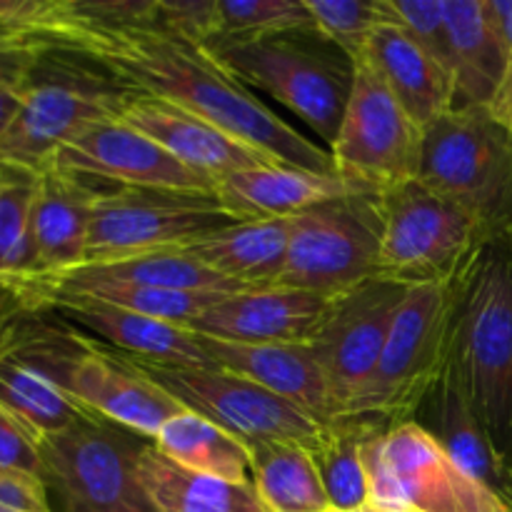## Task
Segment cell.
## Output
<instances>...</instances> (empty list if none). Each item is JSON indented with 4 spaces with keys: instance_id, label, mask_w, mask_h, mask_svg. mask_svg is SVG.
<instances>
[{
    "instance_id": "obj_1",
    "label": "cell",
    "mask_w": 512,
    "mask_h": 512,
    "mask_svg": "<svg viewBox=\"0 0 512 512\" xmlns=\"http://www.w3.org/2000/svg\"><path fill=\"white\" fill-rule=\"evenodd\" d=\"M0 33L28 50H60L113 83L218 125L275 163L335 175L333 155L260 103L208 48L163 28L155 0H0Z\"/></svg>"
},
{
    "instance_id": "obj_2",
    "label": "cell",
    "mask_w": 512,
    "mask_h": 512,
    "mask_svg": "<svg viewBox=\"0 0 512 512\" xmlns=\"http://www.w3.org/2000/svg\"><path fill=\"white\" fill-rule=\"evenodd\" d=\"M448 368L495 448L512 460V233L485 240L455 278Z\"/></svg>"
},
{
    "instance_id": "obj_3",
    "label": "cell",
    "mask_w": 512,
    "mask_h": 512,
    "mask_svg": "<svg viewBox=\"0 0 512 512\" xmlns=\"http://www.w3.org/2000/svg\"><path fill=\"white\" fill-rule=\"evenodd\" d=\"M418 180L468 210L485 238L512 233V133L490 108H453L423 133Z\"/></svg>"
},
{
    "instance_id": "obj_4",
    "label": "cell",
    "mask_w": 512,
    "mask_h": 512,
    "mask_svg": "<svg viewBox=\"0 0 512 512\" xmlns=\"http://www.w3.org/2000/svg\"><path fill=\"white\" fill-rule=\"evenodd\" d=\"M133 95L75 55L33 50L23 105L0 143V163L40 170L85 125L120 118Z\"/></svg>"
},
{
    "instance_id": "obj_5",
    "label": "cell",
    "mask_w": 512,
    "mask_h": 512,
    "mask_svg": "<svg viewBox=\"0 0 512 512\" xmlns=\"http://www.w3.org/2000/svg\"><path fill=\"white\" fill-rule=\"evenodd\" d=\"M150 440L103 418L38 438L40 480L60 512H155L138 480Z\"/></svg>"
},
{
    "instance_id": "obj_6",
    "label": "cell",
    "mask_w": 512,
    "mask_h": 512,
    "mask_svg": "<svg viewBox=\"0 0 512 512\" xmlns=\"http://www.w3.org/2000/svg\"><path fill=\"white\" fill-rule=\"evenodd\" d=\"M370 508L395 512H512L483 480L460 468L415 420L365 438Z\"/></svg>"
},
{
    "instance_id": "obj_7",
    "label": "cell",
    "mask_w": 512,
    "mask_h": 512,
    "mask_svg": "<svg viewBox=\"0 0 512 512\" xmlns=\"http://www.w3.org/2000/svg\"><path fill=\"white\" fill-rule=\"evenodd\" d=\"M305 33L235 45H210L208 53L238 83L255 85L303 118L333 145L353 90V63L325 48L328 40H303Z\"/></svg>"
},
{
    "instance_id": "obj_8",
    "label": "cell",
    "mask_w": 512,
    "mask_h": 512,
    "mask_svg": "<svg viewBox=\"0 0 512 512\" xmlns=\"http://www.w3.org/2000/svg\"><path fill=\"white\" fill-rule=\"evenodd\" d=\"M453 283L413 285L390 328L368 390L350 415H363L385 428L410 423L450 358Z\"/></svg>"
},
{
    "instance_id": "obj_9",
    "label": "cell",
    "mask_w": 512,
    "mask_h": 512,
    "mask_svg": "<svg viewBox=\"0 0 512 512\" xmlns=\"http://www.w3.org/2000/svg\"><path fill=\"white\" fill-rule=\"evenodd\" d=\"M235 223L240 220L205 190L98 188L83 265L185 250Z\"/></svg>"
},
{
    "instance_id": "obj_10",
    "label": "cell",
    "mask_w": 512,
    "mask_h": 512,
    "mask_svg": "<svg viewBox=\"0 0 512 512\" xmlns=\"http://www.w3.org/2000/svg\"><path fill=\"white\" fill-rule=\"evenodd\" d=\"M380 215L383 240L378 278L408 288L453 283L488 240L468 210L420 180L380 195Z\"/></svg>"
},
{
    "instance_id": "obj_11",
    "label": "cell",
    "mask_w": 512,
    "mask_h": 512,
    "mask_svg": "<svg viewBox=\"0 0 512 512\" xmlns=\"http://www.w3.org/2000/svg\"><path fill=\"white\" fill-rule=\"evenodd\" d=\"M423 133L378 70L365 58L353 63V90L338 138L330 145L335 175L368 195L413 183L420 173Z\"/></svg>"
},
{
    "instance_id": "obj_12",
    "label": "cell",
    "mask_w": 512,
    "mask_h": 512,
    "mask_svg": "<svg viewBox=\"0 0 512 512\" xmlns=\"http://www.w3.org/2000/svg\"><path fill=\"white\" fill-rule=\"evenodd\" d=\"M383 215L380 195L350 193L290 218L283 288L335 295L378 278Z\"/></svg>"
},
{
    "instance_id": "obj_13",
    "label": "cell",
    "mask_w": 512,
    "mask_h": 512,
    "mask_svg": "<svg viewBox=\"0 0 512 512\" xmlns=\"http://www.w3.org/2000/svg\"><path fill=\"white\" fill-rule=\"evenodd\" d=\"M133 363L185 410L203 415L248 445L268 440L310 445L323 425L253 380L223 368H175L145 360Z\"/></svg>"
},
{
    "instance_id": "obj_14",
    "label": "cell",
    "mask_w": 512,
    "mask_h": 512,
    "mask_svg": "<svg viewBox=\"0 0 512 512\" xmlns=\"http://www.w3.org/2000/svg\"><path fill=\"white\" fill-rule=\"evenodd\" d=\"M405 293L408 285L370 278L330 300L310 348L328 383L335 418L353 413L368 390Z\"/></svg>"
},
{
    "instance_id": "obj_15",
    "label": "cell",
    "mask_w": 512,
    "mask_h": 512,
    "mask_svg": "<svg viewBox=\"0 0 512 512\" xmlns=\"http://www.w3.org/2000/svg\"><path fill=\"white\" fill-rule=\"evenodd\" d=\"M45 165L78 175L88 183L98 180L120 188L205 190V193H213L215 188L208 178L185 168L168 150L120 118L85 125L68 143L60 145Z\"/></svg>"
},
{
    "instance_id": "obj_16",
    "label": "cell",
    "mask_w": 512,
    "mask_h": 512,
    "mask_svg": "<svg viewBox=\"0 0 512 512\" xmlns=\"http://www.w3.org/2000/svg\"><path fill=\"white\" fill-rule=\"evenodd\" d=\"M58 385L90 415L120 425L150 443L170 418L185 410L133 360L88 340L68 360Z\"/></svg>"
},
{
    "instance_id": "obj_17",
    "label": "cell",
    "mask_w": 512,
    "mask_h": 512,
    "mask_svg": "<svg viewBox=\"0 0 512 512\" xmlns=\"http://www.w3.org/2000/svg\"><path fill=\"white\" fill-rule=\"evenodd\" d=\"M330 300L328 295L283 285L240 290L220 298L185 328L233 343L310 345L328 315Z\"/></svg>"
},
{
    "instance_id": "obj_18",
    "label": "cell",
    "mask_w": 512,
    "mask_h": 512,
    "mask_svg": "<svg viewBox=\"0 0 512 512\" xmlns=\"http://www.w3.org/2000/svg\"><path fill=\"white\" fill-rule=\"evenodd\" d=\"M120 120L148 135L185 168L195 170L213 185L238 170L275 163L270 155L250 148L218 125L153 95L135 93L120 113Z\"/></svg>"
},
{
    "instance_id": "obj_19",
    "label": "cell",
    "mask_w": 512,
    "mask_h": 512,
    "mask_svg": "<svg viewBox=\"0 0 512 512\" xmlns=\"http://www.w3.org/2000/svg\"><path fill=\"white\" fill-rule=\"evenodd\" d=\"M200 343L213 368L253 380L318 423H330L335 418L328 383L310 345L233 343L208 335H200Z\"/></svg>"
},
{
    "instance_id": "obj_20",
    "label": "cell",
    "mask_w": 512,
    "mask_h": 512,
    "mask_svg": "<svg viewBox=\"0 0 512 512\" xmlns=\"http://www.w3.org/2000/svg\"><path fill=\"white\" fill-rule=\"evenodd\" d=\"M45 310H55L70 323L90 330L113 348L123 350L130 360L175 368H213L200 335L185 325L150 318L93 298H60Z\"/></svg>"
},
{
    "instance_id": "obj_21",
    "label": "cell",
    "mask_w": 512,
    "mask_h": 512,
    "mask_svg": "<svg viewBox=\"0 0 512 512\" xmlns=\"http://www.w3.org/2000/svg\"><path fill=\"white\" fill-rule=\"evenodd\" d=\"M95 195L98 188L78 175L53 165L38 170L33 205L35 275L30 280L55 278L85 263Z\"/></svg>"
},
{
    "instance_id": "obj_22",
    "label": "cell",
    "mask_w": 512,
    "mask_h": 512,
    "mask_svg": "<svg viewBox=\"0 0 512 512\" xmlns=\"http://www.w3.org/2000/svg\"><path fill=\"white\" fill-rule=\"evenodd\" d=\"M383 3V0H380ZM365 60L398 98L415 125L428 130L455 108V85L448 70L383 8V18L370 33Z\"/></svg>"
},
{
    "instance_id": "obj_23",
    "label": "cell",
    "mask_w": 512,
    "mask_h": 512,
    "mask_svg": "<svg viewBox=\"0 0 512 512\" xmlns=\"http://www.w3.org/2000/svg\"><path fill=\"white\" fill-rule=\"evenodd\" d=\"M228 213L243 220L295 218L328 200L358 193L338 175L315 173L283 163L258 165L220 178L213 188Z\"/></svg>"
},
{
    "instance_id": "obj_24",
    "label": "cell",
    "mask_w": 512,
    "mask_h": 512,
    "mask_svg": "<svg viewBox=\"0 0 512 512\" xmlns=\"http://www.w3.org/2000/svg\"><path fill=\"white\" fill-rule=\"evenodd\" d=\"M415 423L438 440L440 448L455 460L473 478L483 480L485 485L503 495L505 500L512 493L510 465L495 448L493 438L483 423L478 420L475 410L470 408L463 388L453 370L445 368L438 383L430 388L425 400L415 413Z\"/></svg>"
},
{
    "instance_id": "obj_25",
    "label": "cell",
    "mask_w": 512,
    "mask_h": 512,
    "mask_svg": "<svg viewBox=\"0 0 512 512\" xmlns=\"http://www.w3.org/2000/svg\"><path fill=\"white\" fill-rule=\"evenodd\" d=\"M453 58L455 108H490L510 68V55L488 0H443Z\"/></svg>"
},
{
    "instance_id": "obj_26",
    "label": "cell",
    "mask_w": 512,
    "mask_h": 512,
    "mask_svg": "<svg viewBox=\"0 0 512 512\" xmlns=\"http://www.w3.org/2000/svg\"><path fill=\"white\" fill-rule=\"evenodd\" d=\"M290 240V218L243 220L180 250L240 288L278 283Z\"/></svg>"
},
{
    "instance_id": "obj_27",
    "label": "cell",
    "mask_w": 512,
    "mask_h": 512,
    "mask_svg": "<svg viewBox=\"0 0 512 512\" xmlns=\"http://www.w3.org/2000/svg\"><path fill=\"white\" fill-rule=\"evenodd\" d=\"M138 480L155 512H270L253 483H230L183 468L153 443L138 460Z\"/></svg>"
},
{
    "instance_id": "obj_28",
    "label": "cell",
    "mask_w": 512,
    "mask_h": 512,
    "mask_svg": "<svg viewBox=\"0 0 512 512\" xmlns=\"http://www.w3.org/2000/svg\"><path fill=\"white\" fill-rule=\"evenodd\" d=\"M383 423L363 415H340L320 425V433L305 448L323 480L335 512H358L370 505V483L363 463V443Z\"/></svg>"
},
{
    "instance_id": "obj_29",
    "label": "cell",
    "mask_w": 512,
    "mask_h": 512,
    "mask_svg": "<svg viewBox=\"0 0 512 512\" xmlns=\"http://www.w3.org/2000/svg\"><path fill=\"white\" fill-rule=\"evenodd\" d=\"M153 445L170 460L195 473L213 475L230 483H253L250 445L193 410H180L175 418H170Z\"/></svg>"
},
{
    "instance_id": "obj_30",
    "label": "cell",
    "mask_w": 512,
    "mask_h": 512,
    "mask_svg": "<svg viewBox=\"0 0 512 512\" xmlns=\"http://www.w3.org/2000/svg\"><path fill=\"white\" fill-rule=\"evenodd\" d=\"M253 485L270 512H335L305 445L268 440L250 445Z\"/></svg>"
},
{
    "instance_id": "obj_31",
    "label": "cell",
    "mask_w": 512,
    "mask_h": 512,
    "mask_svg": "<svg viewBox=\"0 0 512 512\" xmlns=\"http://www.w3.org/2000/svg\"><path fill=\"white\" fill-rule=\"evenodd\" d=\"M0 403L38 438L60 433L90 415L60 385L3 350H0Z\"/></svg>"
},
{
    "instance_id": "obj_32",
    "label": "cell",
    "mask_w": 512,
    "mask_h": 512,
    "mask_svg": "<svg viewBox=\"0 0 512 512\" xmlns=\"http://www.w3.org/2000/svg\"><path fill=\"white\" fill-rule=\"evenodd\" d=\"M38 170L0 163V285L15 290L35 275L33 205Z\"/></svg>"
},
{
    "instance_id": "obj_33",
    "label": "cell",
    "mask_w": 512,
    "mask_h": 512,
    "mask_svg": "<svg viewBox=\"0 0 512 512\" xmlns=\"http://www.w3.org/2000/svg\"><path fill=\"white\" fill-rule=\"evenodd\" d=\"M63 275H78L88 280H105V283H128L148 285V288H170V290H195V293H240L238 283H230L223 275L213 273L190 255L180 250L170 253H148L135 258L113 260V263L80 265Z\"/></svg>"
},
{
    "instance_id": "obj_34",
    "label": "cell",
    "mask_w": 512,
    "mask_h": 512,
    "mask_svg": "<svg viewBox=\"0 0 512 512\" xmlns=\"http://www.w3.org/2000/svg\"><path fill=\"white\" fill-rule=\"evenodd\" d=\"M285 33H315L305 0H215V35L205 48Z\"/></svg>"
},
{
    "instance_id": "obj_35",
    "label": "cell",
    "mask_w": 512,
    "mask_h": 512,
    "mask_svg": "<svg viewBox=\"0 0 512 512\" xmlns=\"http://www.w3.org/2000/svg\"><path fill=\"white\" fill-rule=\"evenodd\" d=\"M315 33L340 50L350 63L365 55L370 33L383 18L380 0H305Z\"/></svg>"
},
{
    "instance_id": "obj_36",
    "label": "cell",
    "mask_w": 512,
    "mask_h": 512,
    "mask_svg": "<svg viewBox=\"0 0 512 512\" xmlns=\"http://www.w3.org/2000/svg\"><path fill=\"white\" fill-rule=\"evenodd\" d=\"M383 8L453 78V58H450V35L448 25H445L443 0H383Z\"/></svg>"
},
{
    "instance_id": "obj_37",
    "label": "cell",
    "mask_w": 512,
    "mask_h": 512,
    "mask_svg": "<svg viewBox=\"0 0 512 512\" xmlns=\"http://www.w3.org/2000/svg\"><path fill=\"white\" fill-rule=\"evenodd\" d=\"M0 468L40 475L38 435L0 403Z\"/></svg>"
},
{
    "instance_id": "obj_38",
    "label": "cell",
    "mask_w": 512,
    "mask_h": 512,
    "mask_svg": "<svg viewBox=\"0 0 512 512\" xmlns=\"http://www.w3.org/2000/svg\"><path fill=\"white\" fill-rule=\"evenodd\" d=\"M0 510L5 512H53L40 475L25 470L0 468Z\"/></svg>"
},
{
    "instance_id": "obj_39",
    "label": "cell",
    "mask_w": 512,
    "mask_h": 512,
    "mask_svg": "<svg viewBox=\"0 0 512 512\" xmlns=\"http://www.w3.org/2000/svg\"><path fill=\"white\" fill-rule=\"evenodd\" d=\"M30 65H33V50L20 48L0 33V88L23 83Z\"/></svg>"
},
{
    "instance_id": "obj_40",
    "label": "cell",
    "mask_w": 512,
    "mask_h": 512,
    "mask_svg": "<svg viewBox=\"0 0 512 512\" xmlns=\"http://www.w3.org/2000/svg\"><path fill=\"white\" fill-rule=\"evenodd\" d=\"M23 93L25 80L18 85H5V88H0V143H3V138L8 135V130L13 128L15 118H18L20 105H23Z\"/></svg>"
},
{
    "instance_id": "obj_41",
    "label": "cell",
    "mask_w": 512,
    "mask_h": 512,
    "mask_svg": "<svg viewBox=\"0 0 512 512\" xmlns=\"http://www.w3.org/2000/svg\"><path fill=\"white\" fill-rule=\"evenodd\" d=\"M490 15L512 60V0H488Z\"/></svg>"
},
{
    "instance_id": "obj_42",
    "label": "cell",
    "mask_w": 512,
    "mask_h": 512,
    "mask_svg": "<svg viewBox=\"0 0 512 512\" xmlns=\"http://www.w3.org/2000/svg\"><path fill=\"white\" fill-rule=\"evenodd\" d=\"M20 310H25L23 300H20L10 288L0 285V328H3L13 315H18Z\"/></svg>"
},
{
    "instance_id": "obj_43",
    "label": "cell",
    "mask_w": 512,
    "mask_h": 512,
    "mask_svg": "<svg viewBox=\"0 0 512 512\" xmlns=\"http://www.w3.org/2000/svg\"><path fill=\"white\" fill-rule=\"evenodd\" d=\"M490 113L495 115V118L500 120V123L505 125V128L512 133V103L510 105H500V108H490Z\"/></svg>"
},
{
    "instance_id": "obj_44",
    "label": "cell",
    "mask_w": 512,
    "mask_h": 512,
    "mask_svg": "<svg viewBox=\"0 0 512 512\" xmlns=\"http://www.w3.org/2000/svg\"><path fill=\"white\" fill-rule=\"evenodd\" d=\"M365 512H395V510H378V508H370V505H368V508H365Z\"/></svg>"
},
{
    "instance_id": "obj_45",
    "label": "cell",
    "mask_w": 512,
    "mask_h": 512,
    "mask_svg": "<svg viewBox=\"0 0 512 512\" xmlns=\"http://www.w3.org/2000/svg\"><path fill=\"white\" fill-rule=\"evenodd\" d=\"M510 480H512V460H510ZM510 498H512V493H510ZM510 498H508V500H510Z\"/></svg>"
},
{
    "instance_id": "obj_46",
    "label": "cell",
    "mask_w": 512,
    "mask_h": 512,
    "mask_svg": "<svg viewBox=\"0 0 512 512\" xmlns=\"http://www.w3.org/2000/svg\"><path fill=\"white\" fill-rule=\"evenodd\" d=\"M508 503H510V508H512V498H510V500H508Z\"/></svg>"
}]
</instances>
